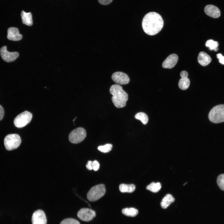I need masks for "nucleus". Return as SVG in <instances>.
I'll return each mask as SVG.
<instances>
[{
	"label": "nucleus",
	"mask_w": 224,
	"mask_h": 224,
	"mask_svg": "<svg viewBox=\"0 0 224 224\" xmlns=\"http://www.w3.org/2000/svg\"><path fill=\"white\" fill-rule=\"evenodd\" d=\"M164 22L161 16L154 12H151L146 14L142 22L144 31L150 35L158 33L162 28Z\"/></svg>",
	"instance_id": "obj_1"
},
{
	"label": "nucleus",
	"mask_w": 224,
	"mask_h": 224,
	"mask_svg": "<svg viewBox=\"0 0 224 224\" xmlns=\"http://www.w3.org/2000/svg\"><path fill=\"white\" fill-rule=\"evenodd\" d=\"M110 92L112 95V101L116 107L121 108L126 105L128 96L123 89L122 86L119 85L114 84L111 86Z\"/></svg>",
	"instance_id": "obj_2"
},
{
	"label": "nucleus",
	"mask_w": 224,
	"mask_h": 224,
	"mask_svg": "<svg viewBox=\"0 0 224 224\" xmlns=\"http://www.w3.org/2000/svg\"><path fill=\"white\" fill-rule=\"evenodd\" d=\"M208 118L210 121L214 123L224 122V105H219L213 107L209 112Z\"/></svg>",
	"instance_id": "obj_3"
},
{
	"label": "nucleus",
	"mask_w": 224,
	"mask_h": 224,
	"mask_svg": "<svg viewBox=\"0 0 224 224\" xmlns=\"http://www.w3.org/2000/svg\"><path fill=\"white\" fill-rule=\"evenodd\" d=\"M106 189L105 185L100 184L92 187L87 194V199L91 202L96 201L105 194Z\"/></svg>",
	"instance_id": "obj_4"
},
{
	"label": "nucleus",
	"mask_w": 224,
	"mask_h": 224,
	"mask_svg": "<svg viewBox=\"0 0 224 224\" xmlns=\"http://www.w3.org/2000/svg\"><path fill=\"white\" fill-rule=\"evenodd\" d=\"M4 142L6 149L11 151L18 147L21 143V139L17 134H9L5 137Z\"/></svg>",
	"instance_id": "obj_5"
},
{
	"label": "nucleus",
	"mask_w": 224,
	"mask_h": 224,
	"mask_svg": "<svg viewBox=\"0 0 224 224\" xmlns=\"http://www.w3.org/2000/svg\"><path fill=\"white\" fill-rule=\"evenodd\" d=\"M32 118V114L30 112L25 111L18 114L15 118L14 123L16 127L22 128L30 122Z\"/></svg>",
	"instance_id": "obj_6"
},
{
	"label": "nucleus",
	"mask_w": 224,
	"mask_h": 224,
	"mask_svg": "<svg viewBox=\"0 0 224 224\" xmlns=\"http://www.w3.org/2000/svg\"><path fill=\"white\" fill-rule=\"evenodd\" d=\"M86 135V130L83 128L78 127L73 130L69 135L70 142L74 144L82 142Z\"/></svg>",
	"instance_id": "obj_7"
},
{
	"label": "nucleus",
	"mask_w": 224,
	"mask_h": 224,
	"mask_svg": "<svg viewBox=\"0 0 224 224\" xmlns=\"http://www.w3.org/2000/svg\"><path fill=\"white\" fill-rule=\"evenodd\" d=\"M78 217L81 220L88 222L92 220L96 216V213L93 210L87 208L80 209L77 213Z\"/></svg>",
	"instance_id": "obj_8"
},
{
	"label": "nucleus",
	"mask_w": 224,
	"mask_h": 224,
	"mask_svg": "<svg viewBox=\"0 0 224 224\" xmlns=\"http://www.w3.org/2000/svg\"><path fill=\"white\" fill-rule=\"evenodd\" d=\"M0 52L2 58L7 62L15 61L19 56V54L17 52L8 51L7 49V47L5 46L1 48Z\"/></svg>",
	"instance_id": "obj_9"
},
{
	"label": "nucleus",
	"mask_w": 224,
	"mask_h": 224,
	"mask_svg": "<svg viewBox=\"0 0 224 224\" xmlns=\"http://www.w3.org/2000/svg\"><path fill=\"white\" fill-rule=\"evenodd\" d=\"M112 80L116 83L120 85L128 84L130 81L129 78L126 73L121 72H117L113 74Z\"/></svg>",
	"instance_id": "obj_10"
},
{
	"label": "nucleus",
	"mask_w": 224,
	"mask_h": 224,
	"mask_svg": "<svg viewBox=\"0 0 224 224\" xmlns=\"http://www.w3.org/2000/svg\"><path fill=\"white\" fill-rule=\"evenodd\" d=\"M32 224H46L47 219L43 211L38 210L35 211L32 217Z\"/></svg>",
	"instance_id": "obj_11"
},
{
	"label": "nucleus",
	"mask_w": 224,
	"mask_h": 224,
	"mask_svg": "<svg viewBox=\"0 0 224 224\" xmlns=\"http://www.w3.org/2000/svg\"><path fill=\"white\" fill-rule=\"evenodd\" d=\"M178 59V57L176 54H171L164 61L162 66L165 68H171L175 66Z\"/></svg>",
	"instance_id": "obj_12"
},
{
	"label": "nucleus",
	"mask_w": 224,
	"mask_h": 224,
	"mask_svg": "<svg viewBox=\"0 0 224 224\" xmlns=\"http://www.w3.org/2000/svg\"><path fill=\"white\" fill-rule=\"evenodd\" d=\"M205 13L208 16L213 18L219 17L221 15L220 11L219 8L212 5H208L204 9Z\"/></svg>",
	"instance_id": "obj_13"
},
{
	"label": "nucleus",
	"mask_w": 224,
	"mask_h": 224,
	"mask_svg": "<svg viewBox=\"0 0 224 224\" xmlns=\"http://www.w3.org/2000/svg\"><path fill=\"white\" fill-rule=\"evenodd\" d=\"M22 36L19 33L18 29L16 27H11L7 30V38L9 40L17 41L20 40Z\"/></svg>",
	"instance_id": "obj_14"
},
{
	"label": "nucleus",
	"mask_w": 224,
	"mask_h": 224,
	"mask_svg": "<svg viewBox=\"0 0 224 224\" xmlns=\"http://www.w3.org/2000/svg\"><path fill=\"white\" fill-rule=\"evenodd\" d=\"M198 60L201 65L205 66L208 65L211 61L210 57L204 52H201L199 54Z\"/></svg>",
	"instance_id": "obj_15"
},
{
	"label": "nucleus",
	"mask_w": 224,
	"mask_h": 224,
	"mask_svg": "<svg viewBox=\"0 0 224 224\" xmlns=\"http://www.w3.org/2000/svg\"><path fill=\"white\" fill-rule=\"evenodd\" d=\"M21 16L23 24L28 26L32 25V16L31 12L26 13L22 10L21 13Z\"/></svg>",
	"instance_id": "obj_16"
},
{
	"label": "nucleus",
	"mask_w": 224,
	"mask_h": 224,
	"mask_svg": "<svg viewBox=\"0 0 224 224\" xmlns=\"http://www.w3.org/2000/svg\"><path fill=\"white\" fill-rule=\"evenodd\" d=\"M175 201V198L171 195L168 194L163 198L161 203V206L164 209L167 208Z\"/></svg>",
	"instance_id": "obj_17"
},
{
	"label": "nucleus",
	"mask_w": 224,
	"mask_h": 224,
	"mask_svg": "<svg viewBox=\"0 0 224 224\" xmlns=\"http://www.w3.org/2000/svg\"><path fill=\"white\" fill-rule=\"evenodd\" d=\"M136 187L135 185L133 184H121L119 186V189L122 193L133 192L135 190Z\"/></svg>",
	"instance_id": "obj_18"
},
{
	"label": "nucleus",
	"mask_w": 224,
	"mask_h": 224,
	"mask_svg": "<svg viewBox=\"0 0 224 224\" xmlns=\"http://www.w3.org/2000/svg\"><path fill=\"white\" fill-rule=\"evenodd\" d=\"M161 187L160 183H155L153 182L147 186L146 189L152 192L157 193L160 190Z\"/></svg>",
	"instance_id": "obj_19"
},
{
	"label": "nucleus",
	"mask_w": 224,
	"mask_h": 224,
	"mask_svg": "<svg viewBox=\"0 0 224 224\" xmlns=\"http://www.w3.org/2000/svg\"><path fill=\"white\" fill-rule=\"evenodd\" d=\"M122 212L124 215L126 216L132 217L136 216L138 213V210L133 208H124Z\"/></svg>",
	"instance_id": "obj_20"
},
{
	"label": "nucleus",
	"mask_w": 224,
	"mask_h": 224,
	"mask_svg": "<svg viewBox=\"0 0 224 224\" xmlns=\"http://www.w3.org/2000/svg\"><path fill=\"white\" fill-rule=\"evenodd\" d=\"M190 83L189 79L188 77L181 78L179 81L178 85L181 89L185 90L189 87Z\"/></svg>",
	"instance_id": "obj_21"
},
{
	"label": "nucleus",
	"mask_w": 224,
	"mask_h": 224,
	"mask_svg": "<svg viewBox=\"0 0 224 224\" xmlns=\"http://www.w3.org/2000/svg\"><path fill=\"white\" fill-rule=\"evenodd\" d=\"M219 45L217 42L215 41L212 40H208L205 44L207 47H208L210 50H213L216 51L218 50V46Z\"/></svg>",
	"instance_id": "obj_22"
},
{
	"label": "nucleus",
	"mask_w": 224,
	"mask_h": 224,
	"mask_svg": "<svg viewBox=\"0 0 224 224\" xmlns=\"http://www.w3.org/2000/svg\"><path fill=\"white\" fill-rule=\"evenodd\" d=\"M135 118L136 119L140 120L144 124H147L148 120V118L147 115L142 112H139L136 114L135 116Z\"/></svg>",
	"instance_id": "obj_23"
},
{
	"label": "nucleus",
	"mask_w": 224,
	"mask_h": 224,
	"mask_svg": "<svg viewBox=\"0 0 224 224\" xmlns=\"http://www.w3.org/2000/svg\"><path fill=\"white\" fill-rule=\"evenodd\" d=\"M112 148V145L110 144H107L103 146H100L98 147V149L100 151L106 153L110 151Z\"/></svg>",
	"instance_id": "obj_24"
},
{
	"label": "nucleus",
	"mask_w": 224,
	"mask_h": 224,
	"mask_svg": "<svg viewBox=\"0 0 224 224\" xmlns=\"http://www.w3.org/2000/svg\"><path fill=\"white\" fill-rule=\"evenodd\" d=\"M217 183L219 188L224 191V174H221L217 177Z\"/></svg>",
	"instance_id": "obj_25"
},
{
	"label": "nucleus",
	"mask_w": 224,
	"mask_h": 224,
	"mask_svg": "<svg viewBox=\"0 0 224 224\" xmlns=\"http://www.w3.org/2000/svg\"><path fill=\"white\" fill-rule=\"evenodd\" d=\"M60 224H80V223L78 221L75 219L68 218L62 221Z\"/></svg>",
	"instance_id": "obj_26"
},
{
	"label": "nucleus",
	"mask_w": 224,
	"mask_h": 224,
	"mask_svg": "<svg viewBox=\"0 0 224 224\" xmlns=\"http://www.w3.org/2000/svg\"><path fill=\"white\" fill-rule=\"evenodd\" d=\"M92 166L93 170L94 171H96L99 169L100 164L97 161L95 160L92 161Z\"/></svg>",
	"instance_id": "obj_27"
},
{
	"label": "nucleus",
	"mask_w": 224,
	"mask_h": 224,
	"mask_svg": "<svg viewBox=\"0 0 224 224\" xmlns=\"http://www.w3.org/2000/svg\"><path fill=\"white\" fill-rule=\"evenodd\" d=\"M99 2L102 5H107L112 2L113 0H98Z\"/></svg>",
	"instance_id": "obj_28"
},
{
	"label": "nucleus",
	"mask_w": 224,
	"mask_h": 224,
	"mask_svg": "<svg viewBox=\"0 0 224 224\" xmlns=\"http://www.w3.org/2000/svg\"><path fill=\"white\" fill-rule=\"evenodd\" d=\"M217 57L219 62L222 64H224V56H223L221 54H218L217 55Z\"/></svg>",
	"instance_id": "obj_29"
},
{
	"label": "nucleus",
	"mask_w": 224,
	"mask_h": 224,
	"mask_svg": "<svg viewBox=\"0 0 224 224\" xmlns=\"http://www.w3.org/2000/svg\"><path fill=\"white\" fill-rule=\"evenodd\" d=\"M92 161H88L87 164H86V168L89 170H92Z\"/></svg>",
	"instance_id": "obj_30"
},
{
	"label": "nucleus",
	"mask_w": 224,
	"mask_h": 224,
	"mask_svg": "<svg viewBox=\"0 0 224 224\" xmlns=\"http://www.w3.org/2000/svg\"><path fill=\"white\" fill-rule=\"evenodd\" d=\"M188 76V72L185 71H183L180 73V76L181 78L187 77Z\"/></svg>",
	"instance_id": "obj_31"
},
{
	"label": "nucleus",
	"mask_w": 224,
	"mask_h": 224,
	"mask_svg": "<svg viewBox=\"0 0 224 224\" xmlns=\"http://www.w3.org/2000/svg\"><path fill=\"white\" fill-rule=\"evenodd\" d=\"M4 115V111L2 107L0 105V120L3 118Z\"/></svg>",
	"instance_id": "obj_32"
},
{
	"label": "nucleus",
	"mask_w": 224,
	"mask_h": 224,
	"mask_svg": "<svg viewBox=\"0 0 224 224\" xmlns=\"http://www.w3.org/2000/svg\"><path fill=\"white\" fill-rule=\"evenodd\" d=\"M77 118V117H76L75 119H74V120H73V121H74L75 120L76 118Z\"/></svg>",
	"instance_id": "obj_33"
}]
</instances>
